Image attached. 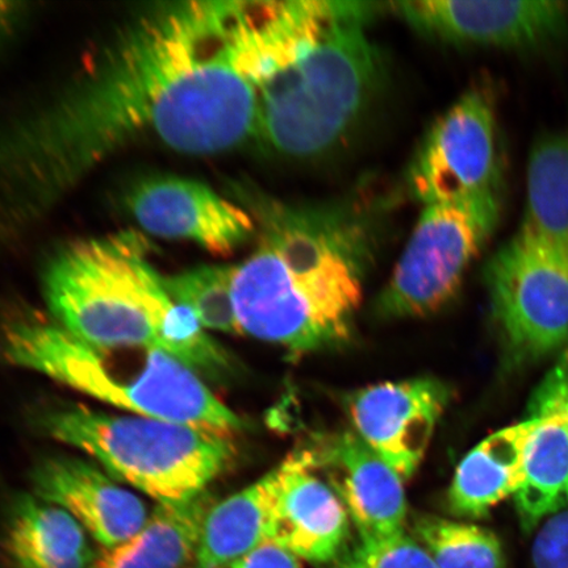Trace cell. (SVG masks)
Returning <instances> with one entry per match:
<instances>
[{
  "label": "cell",
  "instance_id": "cell-1",
  "mask_svg": "<svg viewBox=\"0 0 568 568\" xmlns=\"http://www.w3.org/2000/svg\"><path fill=\"white\" fill-rule=\"evenodd\" d=\"M257 3L181 0L128 18L67 84L0 126V243L142 144L190 155L257 139Z\"/></svg>",
  "mask_w": 568,
  "mask_h": 568
},
{
  "label": "cell",
  "instance_id": "cell-2",
  "mask_svg": "<svg viewBox=\"0 0 568 568\" xmlns=\"http://www.w3.org/2000/svg\"><path fill=\"white\" fill-rule=\"evenodd\" d=\"M237 190L257 226V246L233 270L241 335L295 357L344 343L364 296L373 219L351 202L295 204L253 184Z\"/></svg>",
  "mask_w": 568,
  "mask_h": 568
},
{
  "label": "cell",
  "instance_id": "cell-3",
  "mask_svg": "<svg viewBox=\"0 0 568 568\" xmlns=\"http://www.w3.org/2000/svg\"><path fill=\"white\" fill-rule=\"evenodd\" d=\"M145 243L139 233L119 232L63 246L44 274L53 322L91 345L158 349L201 376L231 374L230 353L172 300Z\"/></svg>",
  "mask_w": 568,
  "mask_h": 568
},
{
  "label": "cell",
  "instance_id": "cell-4",
  "mask_svg": "<svg viewBox=\"0 0 568 568\" xmlns=\"http://www.w3.org/2000/svg\"><path fill=\"white\" fill-rule=\"evenodd\" d=\"M258 88L257 139L288 160L324 158L343 144L383 77L367 27L375 3L324 2Z\"/></svg>",
  "mask_w": 568,
  "mask_h": 568
},
{
  "label": "cell",
  "instance_id": "cell-5",
  "mask_svg": "<svg viewBox=\"0 0 568 568\" xmlns=\"http://www.w3.org/2000/svg\"><path fill=\"white\" fill-rule=\"evenodd\" d=\"M3 352L13 365L134 415L226 436L245 426L201 375L158 349L91 345L53 320L21 316L6 326Z\"/></svg>",
  "mask_w": 568,
  "mask_h": 568
},
{
  "label": "cell",
  "instance_id": "cell-6",
  "mask_svg": "<svg viewBox=\"0 0 568 568\" xmlns=\"http://www.w3.org/2000/svg\"><path fill=\"white\" fill-rule=\"evenodd\" d=\"M44 428L57 442L88 453L104 470L159 506L196 499L231 465V436L139 415L78 406L52 412Z\"/></svg>",
  "mask_w": 568,
  "mask_h": 568
},
{
  "label": "cell",
  "instance_id": "cell-7",
  "mask_svg": "<svg viewBox=\"0 0 568 568\" xmlns=\"http://www.w3.org/2000/svg\"><path fill=\"white\" fill-rule=\"evenodd\" d=\"M500 220L499 193L424 205L416 229L376 302L379 316L424 317L442 310Z\"/></svg>",
  "mask_w": 568,
  "mask_h": 568
},
{
  "label": "cell",
  "instance_id": "cell-8",
  "mask_svg": "<svg viewBox=\"0 0 568 568\" xmlns=\"http://www.w3.org/2000/svg\"><path fill=\"white\" fill-rule=\"evenodd\" d=\"M493 317L510 366L557 355L568 345V257L520 234L485 267Z\"/></svg>",
  "mask_w": 568,
  "mask_h": 568
},
{
  "label": "cell",
  "instance_id": "cell-9",
  "mask_svg": "<svg viewBox=\"0 0 568 568\" xmlns=\"http://www.w3.org/2000/svg\"><path fill=\"white\" fill-rule=\"evenodd\" d=\"M496 119L485 92L462 95L426 134L410 163L412 195L423 205L499 193Z\"/></svg>",
  "mask_w": 568,
  "mask_h": 568
},
{
  "label": "cell",
  "instance_id": "cell-10",
  "mask_svg": "<svg viewBox=\"0 0 568 568\" xmlns=\"http://www.w3.org/2000/svg\"><path fill=\"white\" fill-rule=\"evenodd\" d=\"M267 478L268 541L310 564L336 562L349 537L351 517L308 450L290 456Z\"/></svg>",
  "mask_w": 568,
  "mask_h": 568
},
{
  "label": "cell",
  "instance_id": "cell-11",
  "mask_svg": "<svg viewBox=\"0 0 568 568\" xmlns=\"http://www.w3.org/2000/svg\"><path fill=\"white\" fill-rule=\"evenodd\" d=\"M394 7L417 32L452 44L536 48L560 38L568 21V4L556 0H414Z\"/></svg>",
  "mask_w": 568,
  "mask_h": 568
},
{
  "label": "cell",
  "instance_id": "cell-12",
  "mask_svg": "<svg viewBox=\"0 0 568 568\" xmlns=\"http://www.w3.org/2000/svg\"><path fill=\"white\" fill-rule=\"evenodd\" d=\"M126 205L146 233L190 241L215 254H230L257 233L243 205L189 178L166 175L141 181L128 194Z\"/></svg>",
  "mask_w": 568,
  "mask_h": 568
},
{
  "label": "cell",
  "instance_id": "cell-13",
  "mask_svg": "<svg viewBox=\"0 0 568 568\" xmlns=\"http://www.w3.org/2000/svg\"><path fill=\"white\" fill-rule=\"evenodd\" d=\"M449 400L450 389L442 381L416 378L359 389L347 406L357 435L408 480L422 464Z\"/></svg>",
  "mask_w": 568,
  "mask_h": 568
},
{
  "label": "cell",
  "instance_id": "cell-14",
  "mask_svg": "<svg viewBox=\"0 0 568 568\" xmlns=\"http://www.w3.org/2000/svg\"><path fill=\"white\" fill-rule=\"evenodd\" d=\"M307 450L312 464L344 503L359 539L406 531L404 480L357 433L320 439Z\"/></svg>",
  "mask_w": 568,
  "mask_h": 568
},
{
  "label": "cell",
  "instance_id": "cell-15",
  "mask_svg": "<svg viewBox=\"0 0 568 568\" xmlns=\"http://www.w3.org/2000/svg\"><path fill=\"white\" fill-rule=\"evenodd\" d=\"M527 418L536 428L527 480L515 504L520 528L529 535L546 517L568 507V345L532 390Z\"/></svg>",
  "mask_w": 568,
  "mask_h": 568
},
{
  "label": "cell",
  "instance_id": "cell-16",
  "mask_svg": "<svg viewBox=\"0 0 568 568\" xmlns=\"http://www.w3.org/2000/svg\"><path fill=\"white\" fill-rule=\"evenodd\" d=\"M33 487L36 497L67 510L103 549L136 535L151 515L139 496L78 458L44 462L33 475Z\"/></svg>",
  "mask_w": 568,
  "mask_h": 568
},
{
  "label": "cell",
  "instance_id": "cell-17",
  "mask_svg": "<svg viewBox=\"0 0 568 568\" xmlns=\"http://www.w3.org/2000/svg\"><path fill=\"white\" fill-rule=\"evenodd\" d=\"M535 428L525 417L493 433L462 459L447 496L453 514L481 518L521 491Z\"/></svg>",
  "mask_w": 568,
  "mask_h": 568
},
{
  "label": "cell",
  "instance_id": "cell-18",
  "mask_svg": "<svg viewBox=\"0 0 568 568\" xmlns=\"http://www.w3.org/2000/svg\"><path fill=\"white\" fill-rule=\"evenodd\" d=\"M3 551L11 568H91L97 557L80 523L39 497L17 504Z\"/></svg>",
  "mask_w": 568,
  "mask_h": 568
},
{
  "label": "cell",
  "instance_id": "cell-19",
  "mask_svg": "<svg viewBox=\"0 0 568 568\" xmlns=\"http://www.w3.org/2000/svg\"><path fill=\"white\" fill-rule=\"evenodd\" d=\"M213 507L207 493L180 506H158L136 535L103 549L91 568H184L193 566L205 517Z\"/></svg>",
  "mask_w": 568,
  "mask_h": 568
},
{
  "label": "cell",
  "instance_id": "cell-20",
  "mask_svg": "<svg viewBox=\"0 0 568 568\" xmlns=\"http://www.w3.org/2000/svg\"><path fill=\"white\" fill-rule=\"evenodd\" d=\"M517 234L568 257V133H546L531 146L527 207Z\"/></svg>",
  "mask_w": 568,
  "mask_h": 568
},
{
  "label": "cell",
  "instance_id": "cell-21",
  "mask_svg": "<svg viewBox=\"0 0 568 568\" xmlns=\"http://www.w3.org/2000/svg\"><path fill=\"white\" fill-rule=\"evenodd\" d=\"M268 478L213 504L191 568H219L267 541Z\"/></svg>",
  "mask_w": 568,
  "mask_h": 568
},
{
  "label": "cell",
  "instance_id": "cell-22",
  "mask_svg": "<svg viewBox=\"0 0 568 568\" xmlns=\"http://www.w3.org/2000/svg\"><path fill=\"white\" fill-rule=\"evenodd\" d=\"M414 536L438 568H506L500 539L478 525L418 515Z\"/></svg>",
  "mask_w": 568,
  "mask_h": 568
},
{
  "label": "cell",
  "instance_id": "cell-23",
  "mask_svg": "<svg viewBox=\"0 0 568 568\" xmlns=\"http://www.w3.org/2000/svg\"><path fill=\"white\" fill-rule=\"evenodd\" d=\"M234 266H197L181 274L163 276L172 300L186 307L205 331L241 335L233 304Z\"/></svg>",
  "mask_w": 568,
  "mask_h": 568
},
{
  "label": "cell",
  "instance_id": "cell-24",
  "mask_svg": "<svg viewBox=\"0 0 568 568\" xmlns=\"http://www.w3.org/2000/svg\"><path fill=\"white\" fill-rule=\"evenodd\" d=\"M333 568H438L415 537L406 531L381 539H359L341 554Z\"/></svg>",
  "mask_w": 568,
  "mask_h": 568
},
{
  "label": "cell",
  "instance_id": "cell-25",
  "mask_svg": "<svg viewBox=\"0 0 568 568\" xmlns=\"http://www.w3.org/2000/svg\"><path fill=\"white\" fill-rule=\"evenodd\" d=\"M535 568H568V507L551 515L531 545Z\"/></svg>",
  "mask_w": 568,
  "mask_h": 568
},
{
  "label": "cell",
  "instance_id": "cell-26",
  "mask_svg": "<svg viewBox=\"0 0 568 568\" xmlns=\"http://www.w3.org/2000/svg\"><path fill=\"white\" fill-rule=\"evenodd\" d=\"M219 568H301V564L293 554L267 539L245 557Z\"/></svg>",
  "mask_w": 568,
  "mask_h": 568
},
{
  "label": "cell",
  "instance_id": "cell-27",
  "mask_svg": "<svg viewBox=\"0 0 568 568\" xmlns=\"http://www.w3.org/2000/svg\"><path fill=\"white\" fill-rule=\"evenodd\" d=\"M23 13V4L11 2V0H0V42L9 38Z\"/></svg>",
  "mask_w": 568,
  "mask_h": 568
}]
</instances>
